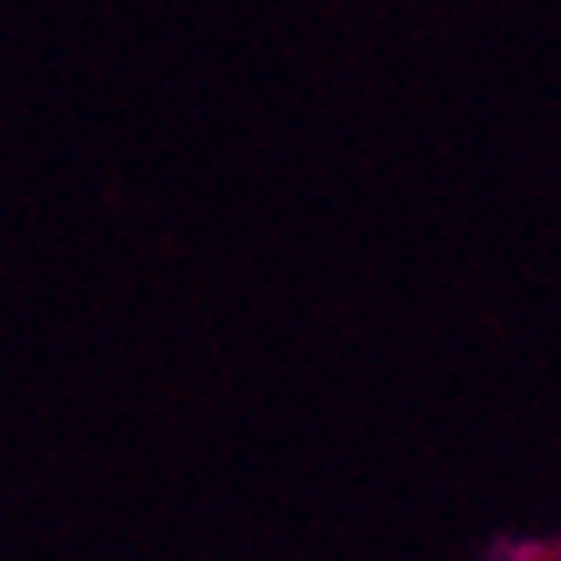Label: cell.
<instances>
[{"mask_svg": "<svg viewBox=\"0 0 561 561\" xmlns=\"http://www.w3.org/2000/svg\"><path fill=\"white\" fill-rule=\"evenodd\" d=\"M490 561H546V541H500Z\"/></svg>", "mask_w": 561, "mask_h": 561, "instance_id": "1", "label": "cell"}, {"mask_svg": "<svg viewBox=\"0 0 561 561\" xmlns=\"http://www.w3.org/2000/svg\"><path fill=\"white\" fill-rule=\"evenodd\" d=\"M546 561H561V536L557 541H546Z\"/></svg>", "mask_w": 561, "mask_h": 561, "instance_id": "2", "label": "cell"}]
</instances>
